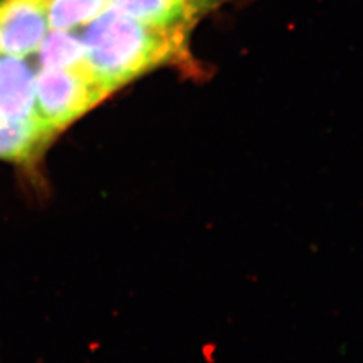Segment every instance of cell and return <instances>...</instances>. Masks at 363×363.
<instances>
[{
	"mask_svg": "<svg viewBox=\"0 0 363 363\" xmlns=\"http://www.w3.org/2000/svg\"><path fill=\"white\" fill-rule=\"evenodd\" d=\"M186 31L148 25L113 6L105 7L82 38L85 61L94 79L112 93L148 70L186 60Z\"/></svg>",
	"mask_w": 363,
	"mask_h": 363,
	"instance_id": "obj_1",
	"label": "cell"
},
{
	"mask_svg": "<svg viewBox=\"0 0 363 363\" xmlns=\"http://www.w3.org/2000/svg\"><path fill=\"white\" fill-rule=\"evenodd\" d=\"M108 94L86 64L74 69H40L35 77V115L55 136Z\"/></svg>",
	"mask_w": 363,
	"mask_h": 363,
	"instance_id": "obj_2",
	"label": "cell"
},
{
	"mask_svg": "<svg viewBox=\"0 0 363 363\" xmlns=\"http://www.w3.org/2000/svg\"><path fill=\"white\" fill-rule=\"evenodd\" d=\"M46 7L34 0H0V55L38 50L48 31Z\"/></svg>",
	"mask_w": 363,
	"mask_h": 363,
	"instance_id": "obj_3",
	"label": "cell"
},
{
	"mask_svg": "<svg viewBox=\"0 0 363 363\" xmlns=\"http://www.w3.org/2000/svg\"><path fill=\"white\" fill-rule=\"evenodd\" d=\"M0 117L9 121H34L35 77L19 57L0 58Z\"/></svg>",
	"mask_w": 363,
	"mask_h": 363,
	"instance_id": "obj_4",
	"label": "cell"
},
{
	"mask_svg": "<svg viewBox=\"0 0 363 363\" xmlns=\"http://www.w3.org/2000/svg\"><path fill=\"white\" fill-rule=\"evenodd\" d=\"M120 11L144 23L187 28L199 11L194 0H106Z\"/></svg>",
	"mask_w": 363,
	"mask_h": 363,
	"instance_id": "obj_5",
	"label": "cell"
},
{
	"mask_svg": "<svg viewBox=\"0 0 363 363\" xmlns=\"http://www.w3.org/2000/svg\"><path fill=\"white\" fill-rule=\"evenodd\" d=\"M40 69H74L85 65L82 38L67 31L54 30L39 46Z\"/></svg>",
	"mask_w": 363,
	"mask_h": 363,
	"instance_id": "obj_6",
	"label": "cell"
},
{
	"mask_svg": "<svg viewBox=\"0 0 363 363\" xmlns=\"http://www.w3.org/2000/svg\"><path fill=\"white\" fill-rule=\"evenodd\" d=\"M108 6L106 0H50L46 6L48 23L67 31L93 21Z\"/></svg>",
	"mask_w": 363,
	"mask_h": 363,
	"instance_id": "obj_7",
	"label": "cell"
},
{
	"mask_svg": "<svg viewBox=\"0 0 363 363\" xmlns=\"http://www.w3.org/2000/svg\"><path fill=\"white\" fill-rule=\"evenodd\" d=\"M210 1H211V0H194V3L198 6V9H199V10H201V7H202V6H206V4H208Z\"/></svg>",
	"mask_w": 363,
	"mask_h": 363,
	"instance_id": "obj_8",
	"label": "cell"
},
{
	"mask_svg": "<svg viewBox=\"0 0 363 363\" xmlns=\"http://www.w3.org/2000/svg\"><path fill=\"white\" fill-rule=\"evenodd\" d=\"M34 1H38V3H40V4H43V6L46 7V6H48V3H49L50 0H34Z\"/></svg>",
	"mask_w": 363,
	"mask_h": 363,
	"instance_id": "obj_9",
	"label": "cell"
}]
</instances>
